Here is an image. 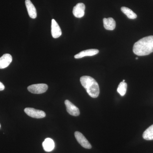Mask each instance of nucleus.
Returning <instances> with one entry per match:
<instances>
[{
    "mask_svg": "<svg viewBox=\"0 0 153 153\" xmlns=\"http://www.w3.org/2000/svg\"><path fill=\"white\" fill-rule=\"evenodd\" d=\"M55 143L52 139L47 138L43 143V147L46 152H52L55 148Z\"/></svg>",
    "mask_w": 153,
    "mask_h": 153,
    "instance_id": "nucleus-12",
    "label": "nucleus"
},
{
    "mask_svg": "<svg viewBox=\"0 0 153 153\" xmlns=\"http://www.w3.org/2000/svg\"><path fill=\"white\" fill-rule=\"evenodd\" d=\"M48 88V86L47 84L41 83L30 85L28 86L27 89L31 93L40 94L46 92Z\"/></svg>",
    "mask_w": 153,
    "mask_h": 153,
    "instance_id": "nucleus-3",
    "label": "nucleus"
},
{
    "mask_svg": "<svg viewBox=\"0 0 153 153\" xmlns=\"http://www.w3.org/2000/svg\"><path fill=\"white\" fill-rule=\"evenodd\" d=\"M85 7L83 3H78L73 8V14L76 18H81L85 15Z\"/></svg>",
    "mask_w": 153,
    "mask_h": 153,
    "instance_id": "nucleus-7",
    "label": "nucleus"
},
{
    "mask_svg": "<svg viewBox=\"0 0 153 153\" xmlns=\"http://www.w3.org/2000/svg\"><path fill=\"white\" fill-rule=\"evenodd\" d=\"M5 86L1 82H0V91H3L4 89Z\"/></svg>",
    "mask_w": 153,
    "mask_h": 153,
    "instance_id": "nucleus-17",
    "label": "nucleus"
},
{
    "mask_svg": "<svg viewBox=\"0 0 153 153\" xmlns=\"http://www.w3.org/2000/svg\"><path fill=\"white\" fill-rule=\"evenodd\" d=\"M25 112L30 117L35 118H43L46 117V113L43 111L35 109L32 108H25Z\"/></svg>",
    "mask_w": 153,
    "mask_h": 153,
    "instance_id": "nucleus-4",
    "label": "nucleus"
},
{
    "mask_svg": "<svg viewBox=\"0 0 153 153\" xmlns=\"http://www.w3.org/2000/svg\"><path fill=\"white\" fill-rule=\"evenodd\" d=\"M121 10L124 14H125L128 19H134L137 18L136 14L128 8L125 7H122Z\"/></svg>",
    "mask_w": 153,
    "mask_h": 153,
    "instance_id": "nucleus-14",
    "label": "nucleus"
},
{
    "mask_svg": "<svg viewBox=\"0 0 153 153\" xmlns=\"http://www.w3.org/2000/svg\"><path fill=\"white\" fill-rule=\"evenodd\" d=\"M136 60H138V57H136Z\"/></svg>",
    "mask_w": 153,
    "mask_h": 153,
    "instance_id": "nucleus-18",
    "label": "nucleus"
},
{
    "mask_svg": "<svg viewBox=\"0 0 153 153\" xmlns=\"http://www.w3.org/2000/svg\"><path fill=\"white\" fill-rule=\"evenodd\" d=\"M134 53L138 56H146L153 52V36L140 39L134 44Z\"/></svg>",
    "mask_w": 153,
    "mask_h": 153,
    "instance_id": "nucleus-1",
    "label": "nucleus"
},
{
    "mask_svg": "<svg viewBox=\"0 0 153 153\" xmlns=\"http://www.w3.org/2000/svg\"><path fill=\"white\" fill-rule=\"evenodd\" d=\"M143 137L145 140H153V125L146 129L143 134Z\"/></svg>",
    "mask_w": 153,
    "mask_h": 153,
    "instance_id": "nucleus-15",
    "label": "nucleus"
},
{
    "mask_svg": "<svg viewBox=\"0 0 153 153\" xmlns=\"http://www.w3.org/2000/svg\"><path fill=\"white\" fill-rule=\"evenodd\" d=\"M25 4L30 18L33 19H36L37 17V11H36V7L33 4V3L30 0H26Z\"/></svg>",
    "mask_w": 153,
    "mask_h": 153,
    "instance_id": "nucleus-11",
    "label": "nucleus"
},
{
    "mask_svg": "<svg viewBox=\"0 0 153 153\" xmlns=\"http://www.w3.org/2000/svg\"><path fill=\"white\" fill-rule=\"evenodd\" d=\"M65 104L66 110L68 114L73 116H78L80 114L79 108L68 100H65Z\"/></svg>",
    "mask_w": 153,
    "mask_h": 153,
    "instance_id": "nucleus-6",
    "label": "nucleus"
},
{
    "mask_svg": "<svg viewBox=\"0 0 153 153\" xmlns=\"http://www.w3.org/2000/svg\"><path fill=\"white\" fill-rule=\"evenodd\" d=\"M127 84L125 82L122 81L120 83L117 88V91L121 96H124L126 92Z\"/></svg>",
    "mask_w": 153,
    "mask_h": 153,
    "instance_id": "nucleus-16",
    "label": "nucleus"
},
{
    "mask_svg": "<svg viewBox=\"0 0 153 153\" xmlns=\"http://www.w3.org/2000/svg\"><path fill=\"white\" fill-rule=\"evenodd\" d=\"M0 128H1V124H0Z\"/></svg>",
    "mask_w": 153,
    "mask_h": 153,
    "instance_id": "nucleus-19",
    "label": "nucleus"
},
{
    "mask_svg": "<svg viewBox=\"0 0 153 153\" xmlns=\"http://www.w3.org/2000/svg\"><path fill=\"white\" fill-rule=\"evenodd\" d=\"M74 136L77 141L82 147L87 149H90L92 147L90 143L81 133L76 131L74 133Z\"/></svg>",
    "mask_w": 153,
    "mask_h": 153,
    "instance_id": "nucleus-5",
    "label": "nucleus"
},
{
    "mask_svg": "<svg viewBox=\"0 0 153 153\" xmlns=\"http://www.w3.org/2000/svg\"><path fill=\"white\" fill-rule=\"evenodd\" d=\"M13 60V57L9 54H4L0 57V69L7 68Z\"/></svg>",
    "mask_w": 153,
    "mask_h": 153,
    "instance_id": "nucleus-9",
    "label": "nucleus"
},
{
    "mask_svg": "<svg viewBox=\"0 0 153 153\" xmlns=\"http://www.w3.org/2000/svg\"><path fill=\"white\" fill-rule=\"evenodd\" d=\"M80 81L88 95L92 98L98 97L100 94L99 86L93 77L88 76H82L80 77Z\"/></svg>",
    "mask_w": 153,
    "mask_h": 153,
    "instance_id": "nucleus-2",
    "label": "nucleus"
},
{
    "mask_svg": "<svg viewBox=\"0 0 153 153\" xmlns=\"http://www.w3.org/2000/svg\"><path fill=\"white\" fill-rule=\"evenodd\" d=\"M99 52L98 49H89L84 50L79 52L74 56V58L76 59H79L86 56H92L97 55Z\"/></svg>",
    "mask_w": 153,
    "mask_h": 153,
    "instance_id": "nucleus-10",
    "label": "nucleus"
},
{
    "mask_svg": "<svg viewBox=\"0 0 153 153\" xmlns=\"http://www.w3.org/2000/svg\"><path fill=\"white\" fill-rule=\"evenodd\" d=\"M51 33L52 37L54 38H59L62 35V32L60 26L54 19L52 20Z\"/></svg>",
    "mask_w": 153,
    "mask_h": 153,
    "instance_id": "nucleus-8",
    "label": "nucleus"
},
{
    "mask_svg": "<svg viewBox=\"0 0 153 153\" xmlns=\"http://www.w3.org/2000/svg\"><path fill=\"white\" fill-rule=\"evenodd\" d=\"M103 22L104 28L107 30H113L115 28L116 22L112 18H104Z\"/></svg>",
    "mask_w": 153,
    "mask_h": 153,
    "instance_id": "nucleus-13",
    "label": "nucleus"
}]
</instances>
